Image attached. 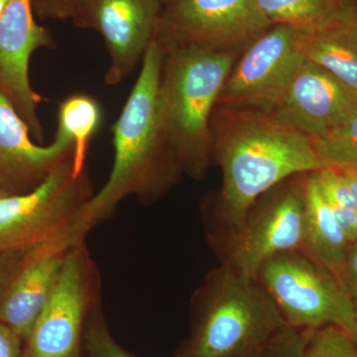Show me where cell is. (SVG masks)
Instances as JSON below:
<instances>
[{"label": "cell", "mask_w": 357, "mask_h": 357, "mask_svg": "<svg viewBox=\"0 0 357 357\" xmlns=\"http://www.w3.org/2000/svg\"><path fill=\"white\" fill-rule=\"evenodd\" d=\"M163 61V49L154 38L112 128L114 160L109 178L61 237L67 248L86 241L89 232L109 220L124 199L134 197L142 204L158 201L183 174L160 121L158 89Z\"/></svg>", "instance_id": "1"}, {"label": "cell", "mask_w": 357, "mask_h": 357, "mask_svg": "<svg viewBox=\"0 0 357 357\" xmlns=\"http://www.w3.org/2000/svg\"><path fill=\"white\" fill-rule=\"evenodd\" d=\"M211 130L213 161L222 173L211 218L213 229H222L223 238L241 225L264 192L292 176L325 168L311 138L271 112L217 105Z\"/></svg>", "instance_id": "2"}, {"label": "cell", "mask_w": 357, "mask_h": 357, "mask_svg": "<svg viewBox=\"0 0 357 357\" xmlns=\"http://www.w3.org/2000/svg\"><path fill=\"white\" fill-rule=\"evenodd\" d=\"M191 312V332L174 357H252L288 326L262 284L225 263L192 294Z\"/></svg>", "instance_id": "3"}, {"label": "cell", "mask_w": 357, "mask_h": 357, "mask_svg": "<svg viewBox=\"0 0 357 357\" xmlns=\"http://www.w3.org/2000/svg\"><path fill=\"white\" fill-rule=\"evenodd\" d=\"M239 56L196 48L164 51L160 121L183 173L195 180L203 178L213 163L211 119Z\"/></svg>", "instance_id": "4"}, {"label": "cell", "mask_w": 357, "mask_h": 357, "mask_svg": "<svg viewBox=\"0 0 357 357\" xmlns=\"http://www.w3.org/2000/svg\"><path fill=\"white\" fill-rule=\"evenodd\" d=\"M256 279L288 326L317 331L333 326L351 333L356 304L337 277L304 251H286L269 258Z\"/></svg>", "instance_id": "5"}, {"label": "cell", "mask_w": 357, "mask_h": 357, "mask_svg": "<svg viewBox=\"0 0 357 357\" xmlns=\"http://www.w3.org/2000/svg\"><path fill=\"white\" fill-rule=\"evenodd\" d=\"M100 272L86 241L67 251L50 297L24 342V357H81L86 324L102 303Z\"/></svg>", "instance_id": "6"}, {"label": "cell", "mask_w": 357, "mask_h": 357, "mask_svg": "<svg viewBox=\"0 0 357 357\" xmlns=\"http://www.w3.org/2000/svg\"><path fill=\"white\" fill-rule=\"evenodd\" d=\"M95 194L88 168L77 174L73 158L31 192L0 199V251H23L65 236Z\"/></svg>", "instance_id": "7"}, {"label": "cell", "mask_w": 357, "mask_h": 357, "mask_svg": "<svg viewBox=\"0 0 357 357\" xmlns=\"http://www.w3.org/2000/svg\"><path fill=\"white\" fill-rule=\"evenodd\" d=\"M306 174L286 178L256 199L241 225L225 237L222 263L245 278L256 279L269 258L302 250Z\"/></svg>", "instance_id": "8"}, {"label": "cell", "mask_w": 357, "mask_h": 357, "mask_svg": "<svg viewBox=\"0 0 357 357\" xmlns=\"http://www.w3.org/2000/svg\"><path fill=\"white\" fill-rule=\"evenodd\" d=\"M165 6L154 36L163 51L196 48L241 55L273 26L256 0H176Z\"/></svg>", "instance_id": "9"}, {"label": "cell", "mask_w": 357, "mask_h": 357, "mask_svg": "<svg viewBox=\"0 0 357 357\" xmlns=\"http://www.w3.org/2000/svg\"><path fill=\"white\" fill-rule=\"evenodd\" d=\"M295 28L273 25L239 56L218 96V107L271 112L306 61Z\"/></svg>", "instance_id": "10"}, {"label": "cell", "mask_w": 357, "mask_h": 357, "mask_svg": "<svg viewBox=\"0 0 357 357\" xmlns=\"http://www.w3.org/2000/svg\"><path fill=\"white\" fill-rule=\"evenodd\" d=\"M161 13L159 0H82L73 20L105 40L109 57L107 84L122 83L142 62Z\"/></svg>", "instance_id": "11"}, {"label": "cell", "mask_w": 357, "mask_h": 357, "mask_svg": "<svg viewBox=\"0 0 357 357\" xmlns=\"http://www.w3.org/2000/svg\"><path fill=\"white\" fill-rule=\"evenodd\" d=\"M32 0H9L0 17V93L27 124L37 142L44 141L39 105L44 98L33 89L29 64L40 48H55L51 33L37 24Z\"/></svg>", "instance_id": "12"}, {"label": "cell", "mask_w": 357, "mask_h": 357, "mask_svg": "<svg viewBox=\"0 0 357 357\" xmlns=\"http://www.w3.org/2000/svg\"><path fill=\"white\" fill-rule=\"evenodd\" d=\"M356 112V91L306 59L271 114L289 128L316 139Z\"/></svg>", "instance_id": "13"}, {"label": "cell", "mask_w": 357, "mask_h": 357, "mask_svg": "<svg viewBox=\"0 0 357 357\" xmlns=\"http://www.w3.org/2000/svg\"><path fill=\"white\" fill-rule=\"evenodd\" d=\"M74 158V143L56 131L51 144H36L27 124L0 93V191L7 196L31 192L59 166Z\"/></svg>", "instance_id": "14"}, {"label": "cell", "mask_w": 357, "mask_h": 357, "mask_svg": "<svg viewBox=\"0 0 357 357\" xmlns=\"http://www.w3.org/2000/svg\"><path fill=\"white\" fill-rule=\"evenodd\" d=\"M69 249L58 238L24 251L0 294V323L24 342L55 287Z\"/></svg>", "instance_id": "15"}, {"label": "cell", "mask_w": 357, "mask_h": 357, "mask_svg": "<svg viewBox=\"0 0 357 357\" xmlns=\"http://www.w3.org/2000/svg\"><path fill=\"white\" fill-rule=\"evenodd\" d=\"M296 44L307 60L328 70L357 93L356 8L318 30H297Z\"/></svg>", "instance_id": "16"}, {"label": "cell", "mask_w": 357, "mask_h": 357, "mask_svg": "<svg viewBox=\"0 0 357 357\" xmlns=\"http://www.w3.org/2000/svg\"><path fill=\"white\" fill-rule=\"evenodd\" d=\"M304 189L306 213L302 251L337 278L349 239L319 189L314 172L305 175Z\"/></svg>", "instance_id": "17"}, {"label": "cell", "mask_w": 357, "mask_h": 357, "mask_svg": "<svg viewBox=\"0 0 357 357\" xmlns=\"http://www.w3.org/2000/svg\"><path fill=\"white\" fill-rule=\"evenodd\" d=\"M272 25L314 31L331 24L354 7L347 0H256Z\"/></svg>", "instance_id": "18"}, {"label": "cell", "mask_w": 357, "mask_h": 357, "mask_svg": "<svg viewBox=\"0 0 357 357\" xmlns=\"http://www.w3.org/2000/svg\"><path fill=\"white\" fill-rule=\"evenodd\" d=\"M102 121V110L95 100L84 93H76L61 102L58 112V130L74 143V170L77 174L86 169L89 142Z\"/></svg>", "instance_id": "19"}, {"label": "cell", "mask_w": 357, "mask_h": 357, "mask_svg": "<svg viewBox=\"0 0 357 357\" xmlns=\"http://www.w3.org/2000/svg\"><path fill=\"white\" fill-rule=\"evenodd\" d=\"M319 189L332 208L349 243L357 241V208L354 196L342 174L333 168L314 172Z\"/></svg>", "instance_id": "20"}, {"label": "cell", "mask_w": 357, "mask_h": 357, "mask_svg": "<svg viewBox=\"0 0 357 357\" xmlns=\"http://www.w3.org/2000/svg\"><path fill=\"white\" fill-rule=\"evenodd\" d=\"M312 140L325 168L357 169V112L342 126Z\"/></svg>", "instance_id": "21"}, {"label": "cell", "mask_w": 357, "mask_h": 357, "mask_svg": "<svg viewBox=\"0 0 357 357\" xmlns=\"http://www.w3.org/2000/svg\"><path fill=\"white\" fill-rule=\"evenodd\" d=\"M83 352L84 357H134L110 333L103 314L102 303L91 312L86 324Z\"/></svg>", "instance_id": "22"}, {"label": "cell", "mask_w": 357, "mask_h": 357, "mask_svg": "<svg viewBox=\"0 0 357 357\" xmlns=\"http://www.w3.org/2000/svg\"><path fill=\"white\" fill-rule=\"evenodd\" d=\"M305 357H357V342L344 328L326 326L312 333Z\"/></svg>", "instance_id": "23"}, {"label": "cell", "mask_w": 357, "mask_h": 357, "mask_svg": "<svg viewBox=\"0 0 357 357\" xmlns=\"http://www.w3.org/2000/svg\"><path fill=\"white\" fill-rule=\"evenodd\" d=\"M314 332L286 326L275 333L252 357H305Z\"/></svg>", "instance_id": "24"}, {"label": "cell", "mask_w": 357, "mask_h": 357, "mask_svg": "<svg viewBox=\"0 0 357 357\" xmlns=\"http://www.w3.org/2000/svg\"><path fill=\"white\" fill-rule=\"evenodd\" d=\"M82 0H32L33 10L42 20L74 18Z\"/></svg>", "instance_id": "25"}, {"label": "cell", "mask_w": 357, "mask_h": 357, "mask_svg": "<svg viewBox=\"0 0 357 357\" xmlns=\"http://www.w3.org/2000/svg\"><path fill=\"white\" fill-rule=\"evenodd\" d=\"M337 280L352 302L357 304V241L349 243Z\"/></svg>", "instance_id": "26"}, {"label": "cell", "mask_w": 357, "mask_h": 357, "mask_svg": "<svg viewBox=\"0 0 357 357\" xmlns=\"http://www.w3.org/2000/svg\"><path fill=\"white\" fill-rule=\"evenodd\" d=\"M0 357H24V340L13 328L0 323Z\"/></svg>", "instance_id": "27"}, {"label": "cell", "mask_w": 357, "mask_h": 357, "mask_svg": "<svg viewBox=\"0 0 357 357\" xmlns=\"http://www.w3.org/2000/svg\"><path fill=\"white\" fill-rule=\"evenodd\" d=\"M24 252V251H23ZM21 251H0V294L20 262Z\"/></svg>", "instance_id": "28"}, {"label": "cell", "mask_w": 357, "mask_h": 357, "mask_svg": "<svg viewBox=\"0 0 357 357\" xmlns=\"http://www.w3.org/2000/svg\"><path fill=\"white\" fill-rule=\"evenodd\" d=\"M335 169V168H333ZM344 178L345 182L351 190L354 202H356L357 208V169L340 168L335 169Z\"/></svg>", "instance_id": "29"}, {"label": "cell", "mask_w": 357, "mask_h": 357, "mask_svg": "<svg viewBox=\"0 0 357 357\" xmlns=\"http://www.w3.org/2000/svg\"><path fill=\"white\" fill-rule=\"evenodd\" d=\"M351 335L357 342V304H356V307H354V326H352Z\"/></svg>", "instance_id": "30"}, {"label": "cell", "mask_w": 357, "mask_h": 357, "mask_svg": "<svg viewBox=\"0 0 357 357\" xmlns=\"http://www.w3.org/2000/svg\"><path fill=\"white\" fill-rule=\"evenodd\" d=\"M9 0H0V17L6 10L7 4H8Z\"/></svg>", "instance_id": "31"}, {"label": "cell", "mask_w": 357, "mask_h": 357, "mask_svg": "<svg viewBox=\"0 0 357 357\" xmlns=\"http://www.w3.org/2000/svg\"><path fill=\"white\" fill-rule=\"evenodd\" d=\"M159 1L161 2L162 6H167V4L176 1V0H159Z\"/></svg>", "instance_id": "32"}, {"label": "cell", "mask_w": 357, "mask_h": 357, "mask_svg": "<svg viewBox=\"0 0 357 357\" xmlns=\"http://www.w3.org/2000/svg\"><path fill=\"white\" fill-rule=\"evenodd\" d=\"M4 197H7V195L4 194V192H2L0 191V199L4 198Z\"/></svg>", "instance_id": "33"}]
</instances>
